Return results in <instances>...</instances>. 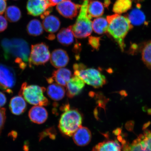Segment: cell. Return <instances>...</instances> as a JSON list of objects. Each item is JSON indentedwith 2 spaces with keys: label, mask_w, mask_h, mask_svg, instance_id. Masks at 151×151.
Returning a JSON list of instances; mask_svg holds the SVG:
<instances>
[{
  "label": "cell",
  "mask_w": 151,
  "mask_h": 151,
  "mask_svg": "<svg viewBox=\"0 0 151 151\" xmlns=\"http://www.w3.org/2000/svg\"><path fill=\"white\" fill-rule=\"evenodd\" d=\"M6 3L5 0H0V15L2 14L6 9Z\"/></svg>",
  "instance_id": "d6a6232c"
},
{
  "label": "cell",
  "mask_w": 151,
  "mask_h": 151,
  "mask_svg": "<svg viewBox=\"0 0 151 151\" xmlns=\"http://www.w3.org/2000/svg\"><path fill=\"white\" fill-rule=\"evenodd\" d=\"M82 117L78 111L67 109L61 115L58 127L64 135L71 137L82 126Z\"/></svg>",
  "instance_id": "3957f363"
},
{
  "label": "cell",
  "mask_w": 151,
  "mask_h": 151,
  "mask_svg": "<svg viewBox=\"0 0 151 151\" xmlns=\"http://www.w3.org/2000/svg\"><path fill=\"white\" fill-rule=\"evenodd\" d=\"M11 112L16 115H20L23 113L27 108V104L25 99L19 95L14 96L11 99L9 104Z\"/></svg>",
  "instance_id": "e0dca14e"
},
{
  "label": "cell",
  "mask_w": 151,
  "mask_h": 151,
  "mask_svg": "<svg viewBox=\"0 0 151 151\" xmlns=\"http://www.w3.org/2000/svg\"><path fill=\"white\" fill-rule=\"evenodd\" d=\"M50 7L47 0H28L27 4L28 14L34 16H41Z\"/></svg>",
  "instance_id": "30bf717a"
},
{
  "label": "cell",
  "mask_w": 151,
  "mask_h": 151,
  "mask_svg": "<svg viewBox=\"0 0 151 151\" xmlns=\"http://www.w3.org/2000/svg\"><path fill=\"white\" fill-rule=\"evenodd\" d=\"M100 37H89L88 43L92 48L98 50L99 48Z\"/></svg>",
  "instance_id": "f1b7e54d"
},
{
  "label": "cell",
  "mask_w": 151,
  "mask_h": 151,
  "mask_svg": "<svg viewBox=\"0 0 151 151\" xmlns=\"http://www.w3.org/2000/svg\"><path fill=\"white\" fill-rule=\"evenodd\" d=\"M16 75L12 68L0 64V88L9 93L16 84Z\"/></svg>",
  "instance_id": "ba28073f"
},
{
  "label": "cell",
  "mask_w": 151,
  "mask_h": 151,
  "mask_svg": "<svg viewBox=\"0 0 151 151\" xmlns=\"http://www.w3.org/2000/svg\"><path fill=\"white\" fill-rule=\"evenodd\" d=\"M50 55L48 46L41 43L32 45L30 53L28 65L30 67L44 65L50 60Z\"/></svg>",
  "instance_id": "52a82bcc"
},
{
  "label": "cell",
  "mask_w": 151,
  "mask_h": 151,
  "mask_svg": "<svg viewBox=\"0 0 151 151\" xmlns=\"http://www.w3.org/2000/svg\"><path fill=\"white\" fill-rule=\"evenodd\" d=\"M6 118L5 109L0 107V134L4 127Z\"/></svg>",
  "instance_id": "f546056e"
},
{
  "label": "cell",
  "mask_w": 151,
  "mask_h": 151,
  "mask_svg": "<svg viewBox=\"0 0 151 151\" xmlns=\"http://www.w3.org/2000/svg\"><path fill=\"white\" fill-rule=\"evenodd\" d=\"M6 98L4 94L0 92V107L3 106L6 102Z\"/></svg>",
  "instance_id": "836d02e7"
},
{
  "label": "cell",
  "mask_w": 151,
  "mask_h": 151,
  "mask_svg": "<svg viewBox=\"0 0 151 151\" xmlns=\"http://www.w3.org/2000/svg\"><path fill=\"white\" fill-rule=\"evenodd\" d=\"M5 17L9 22H16L21 17V12L17 7L11 6L7 7L6 10Z\"/></svg>",
  "instance_id": "4316f807"
},
{
  "label": "cell",
  "mask_w": 151,
  "mask_h": 151,
  "mask_svg": "<svg viewBox=\"0 0 151 151\" xmlns=\"http://www.w3.org/2000/svg\"><path fill=\"white\" fill-rule=\"evenodd\" d=\"M132 4L131 0H116L113 5V12L116 14H123L131 9Z\"/></svg>",
  "instance_id": "d4e9b609"
},
{
  "label": "cell",
  "mask_w": 151,
  "mask_h": 151,
  "mask_svg": "<svg viewBox=\"0 0 151 151\" xmlns=\"http://www.w3.org/2000/svg\"><path fill=\"white\" fill-rule=\"evenodd\" d=\"M14 1H17V0H14Z\"/></svg>",
  "instance_id": "8d00e7d4"
},
{
  "label": "cell",
  "mask_w": 151,
  "mask_h": 151,
  "mask_svg": "<svg viewBox=\"0 0 151 151\" xmlns=\"http://www.w3.org/2000/svg\"><path fill=\"white\" fill-rule=\"evenodd\" d=\"M1 46L5 59L14 60L20 69L24 70L27 67L30 55L27 42L22 39L5 38L2 40Z\"/></svg>",
  "instance_id": "6da1fadb"
},
{
  "label": "cell",
  "mask_w": 151,
  "mask_h": 151,
  "mask_svg": "<svg viewBox=\"0 0 151 151\" xmlns=\"http://www.w3.org/2000/svg\"><path fill=\"white\" fill-rule=\"evenodd\" d=\"M71 76V73L69 70L61 68L55 71L52 73V76L47 79V81L49 83L51 84L55 81L56 83L65 86L70 80Z\"/></svg>",
  "instance_id": "4fadbf2b"
},
{
  "label": "cell",
  "mask_w": 151,
  "mask_h": 151,
  "mask_svg": "<svg viewBox=\"0 0 151 151\" xmlns=\"http://www.w3.org/2000/svg\"><path fill=\"white\" fill-rule=\"evenodd\" d=\"M31 121L35 123L40 124L46 121L48 117L46 109L41 106H35L32 107L28 113Z\"/></svg>",
  "instance_id": "2e32d148"
},
{
  "label": "cell",
  "mask_w": 151,
  "mask_h": 151,
  "mask_svg": "<svg viewBox=\"0 0 151 151\" xmlns=\"http://www.w3.org/2000/svg\"><path fill=\"white\" fill-rule=\"evenodd\" d=\"M65 90L64 86L57 83L52 84L47 89V94L54 101H59L65 97Z\"/></svg>",
  "instance_id": "d6986e66"
},
{
  "label": "cell",
  "mask_w": 151,
  "mask_h": 151,
  "mask_svg": "<svg viewBox=\"0 0 151 151\" xmlns=\"http://www.w3.org/2000/svg\"><path fill=\"white\" fill-rule=\"evenodd\" d=\"M46 88L35 85H28L24 82L22 84L19 95L22 96L28 103L35 106H45L48 101L44 95Z\"/></svg>",
  "instance_id": "8992f818"
},
{
  "label": "cell",
  "mask_w": 151,
  "mask_h": 151,
  "mask_svg": "<svg viewBox=\"0 0 151 151\" xmlns=\"http://www.w3.org/2000/svg\"><path fill=\"white\" fill-rule=\"evenodd\" d=\"M121 132V131L120 129H118L115 131V133L116 134V135H119V134Z\"/></svg>",
  "instance_id": "d590c367"
},
{
  "label": "cell",
  "mask_w": 151,
  "mask_h": 151,
  "mask_svg": "<svg viewBox=\"0 0 151 151\" xmlns=\"http://www.w3.org/2000/svg\"><path fill=\"white\" fill-rule=\"evenodd\" d=\"M88 3L89 0H84L81 6L80 14L75 23L71 26L73 35L77 38L89 36L92 32V22L88 14Z\"/></svg>",
  "instance_id": "277c9868"
},
{
  "label": "cell",
  "mask_w": 151,
  "mask_h": 151,
  "mask_svg": "<svg viewBox=\"0 0 151 151\" xmlns=\"http://www.w3.org/2000/svg\"><path fill=\"white\" fill-rule=\"evenodd\" d=\"M6 18L0 15V32L4 31L7 27Z\"/></svg>",
  "instance_id": "1f68e13d"
},
{
  "label": "cell",
  "mask_w": 151,
  "mask_h": 151,
  "mask_svg": "<svg viewBox=\"0 0 151 151\" xmlns=\"http://www.w3.org/2000/svg\"><path fill=\"white\" fill-rule=\"evenodd\" d=\"M75 75L84 81L85 83L96 88L103 86L106 83L104 76L95 69L88 68L83 64H75L73 66Z\"/></svg>",
  "instance_id": "5b68a950"
},
{
  "label": "cell",
  "mask_w": 151,
  "mask_h": 151,
  "mask_svg": "<svg viewBox=\"0 0 151 151\" xmlns=\"http://www.w3.org/2000/svg\"><path fill=\"white\" fill-rule=\"evenodd\" d=\"M127 17L132 25H140L146 22V16L144 13L137 8L133 9Z\"/></svg>",
  "instance_id": "603a6c76"
},
{
  "label": "cell",
  "mask_w": 151,
  "mask_h": 151,
  "mask_svg": "<svg viewBox=\"0 0 151 151\" xmlns=\"http://www.w3.org/2000/svg\"><path fill=\"white\" fill-rule=\"evenodd\" d=\"M81 5L76 4L71 0H63L57 5L56 9L62 16L72 19L77 16Z\"/></svg>",
  "instance_id": "9c48e42d"
},
{
  "label": "cell",
  "mask_w": 151,
  "mask_h": 151,
  "mask_svg": "<svg viewBox=\"0 0 151 151\" xmlns=\"http://www.w3.org/2000/svg\"><path fill=\"white\" fill-rule=\"evenodd\" d=\"M74 37L71 30V26L67 28H62L57 36L58 42L65 46L71 45L74 41Z\"/></svg>",
  "instance_id": "ffe728a7"
},
{
  "label": "cell",
  "mask_w": 151,
  "mask_h": 151,
  "mask_svg": "<svg viewBox=\"0 0 151 151\" xmlns=\"http://www.w3.org/2000/svg\"><path fill=\"white\" fill-rule=\"evenodd\" d=\"M109 23L106 19L99 17L95 19L92 22L94 31L99 35H102L107 32Z\"/></svg>",
  "instance_id": "cb8c5ba5"
},
{
  "label": "cell",
  "mask_w": 151,
  "mask_h": 151,
  "mask_svg": "<svg viewBox=\"0 0 151 151\" xmlns=\"http://www.w3.org/2000/svg\"><path fill=\"white\" fill-rule=\"evenodd\" d=\"M143 138L144 135H139L131 144L126 142L125 140H122V147L123 151H151Z\"/></svg>",
  "instance_id": "5bb4252c"
},
{
  "label": "cell",
  "mask_w": 151,
  "mask_h": 151,
  "mask_svg": "<svg viewBox=\"0 0 151 151\" xmlns=\"http://www.w3.org/2000/svg\"><path fill=\"white\" fill-rule=\"evenodd\" d=\"M109 23L107 32L112 36L123 50L124 47V40L133 26L127 17L115 14L107 17Z\"/></svg>",
  "instance_id": "7a4b0ae2"
},
{
  "label": "cell",
  "mask_w": 151,
  "mask_h": 151,
  "mask_svg": "<svg viewBox=\"0 0 151 151\" xmlns=\"http://www.w3.org/2000/svg\"><path fill=\"white\" fill-rule=\"evenodd\" d=\"M63 0H47L50 7L57 5Z\"/></svg>",
  "instance_id": "e575fe53"
},
{
  "label": "cell",
  "mask_w": 151,
  "mask_h": 151,
  "mask_svg": "<svg viewBox=\"0 0 151 151\" xmlns=\"http://www.w3.org/2000/svg\"><path fill=\"white\" fill-rule=\"evenodd\" d=\"M143 139L151 151V131L148 130H146L144 132Z\"/></svg>",
  "instance_id": "4dcf8cb0"
},
{
  "label": "cell",
  "mask_w": 151,
  "mask_h": 151,
  "mask_svg": "<svg viewBox=\"0 0 151 151\" xmlns=\"http://www.w3.org/2000/svg\"><path fill=\"white\" fill-rule=\"evenodd\" d=\"M85 85L84 81L75 75L67 84V94L69 98L74 97L80 93Z\"/></svg>",
  "instance_id": "8fae6325"
},
{
  "label": "cell",
  "mask_w": 151,
  "mask_h": 151,
  "mask_svg": "<svg viewBox=\"0 0 151 151\" xmlns=\"http://www.w3.org/2000/svg\"><path fill=\"white\" fill-rule=\"evenodd\" d=\"M44 19L42 26L45 31L52 34L58 31L61 24L60 21L58 18L53 15H48Z\"/></svg>",
  "instance_id": "ac0fdd59"
},
{
  "label": "cell",
  "mask_w": 151,
  "mask_h": 151,
  "mask_svg": "<svg viewBox=\"0 0 151 151\" xmlns=\"http://www.w3.org/2000/svg\"><path fill=\"white\" fill-rule=\"evenodd\" d=\"M142 58L145 64L151 69V42L147 43L143 48Z\"/></svg>",
  "instance_id": "83f0119b"
},
{
  "label": "cell",
  "mask_w": 151,
  "mask_h": 151,
  "mask_svg": "<svg viewBox=\"0 0 151 151\" xmlns=\"http://www.w3.org/2000/svg\"><path fill=\"white\" fill-rule=\"evenodd\" d=\"M73 140L78 146H84L89 144L91 139V133L88 128L81 126L73 135Z\"/></svg>",
  "instance_id": "9a60e30c"
},
{
  "label": "cell",
  "mask_w": 151,
  "mask_h": 151,
  "mask_svg": "<svg viewBox=\"0 0 151 151\" xmlns=\"http://www.w3.org/2000/svg\"><path fill=\"white\" fill-rule=\"evenodd\" d=\"M92 151H121V148L117 141L108 140L96 145Z\"/></svg>",
  "instance_id": "44dd1931"
},
{
  "label": "cell",
  "mask_w": 151,
  "mask_h": 151,
  "mask_svg": "<svg viewBox=\"0 0 151 151\" xmlns=\"http://www.w3.org/2000/svg\"><path fill=\"white\" fill-rule=\"evenodd\" d=\"M27 30L29 35L36 37L40 35L43 33V28L42 24L39 20L33 19L28 24Z\"/></svg>",
  "instance_id": "484cf974"
},
{
  "label": "cell",
  "mask_w": 151,
  "mask_h": 151,
  "mask_svg": "<svg viewBox=\"0 0 151 151\" xmlns=\"http://www.w3.org/2000/svg\"><path fill=\"white\" fill-rule=\"evenodd\" d=\"M50 60L52 65L56 68L59 69L67 65L69 62V57L65 51L58 49L52 52Z\"/></svg>",
  "instance_id": "7c38bea8"
},
{
  "label": "cell",
  "mask_w": 151,
  "mask_h": 151,
  "mask_svg": "<svg viewBox=\"0 0 151 151\" xmlns=\"http://www.w3.org/2000/svg\"><path fill=\"white\" fill-rule=\"evenodd\" d=\"M104 13V7L101 2L96 0H90L88 8V16L91 19L92 17H98Z\"/></svg>",
  "instance_id": "7402d4cb"
}]
</instances>
